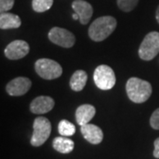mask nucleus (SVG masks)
<instances>
[{"mask_svg": "<svg viewBox=\"0 0 159 159\" xmlns=\"http://www.w3.org/2000/svg\"><path fill=\"white\" fill-rule=\"evenodd\" d=\"M125 90L127 97L132 102L142 103L146 102L152 94V86L144 80L132 77L128 79L125 84Z\"/></svg>", "mask_w": 159, "mask_h": 159, "instance_id": "nucleus-1", "label": "nucleus"}, {"mask_svg": "<svg viewBox=\"0 0 159 159\" xmlns=\"http://www.w3.org/2000/svg\"><path fill=\"white\" fill-rule=\"evenodd\" d=\"M117 28V20L112 16L96 19L89 29V36L95 42H102L109 37Z\"/></svg>", "mask_w": 159, "mask_h": 159, "instance_id": "nucleus-2", "label": "nucleus"}, {"mask_svg": "<svg viewBox=\"0 0 159 159\" xmlns=\"http://www.w3.org/2000/svg\"><path fill=\"white\" fill-rule=\"evenodd\" d=\"M36 74L44 80L57 79L62 75L63 69L61 66L50 58H40L34 63Z\"/></svg>", "mask_w": 159, "mask_h": 159, "instance_id": "nucleus-3", "label": "nucleus"}, {"mask_svg": "<svg viewBox=\"0 0 159 159\" xmlns=\"http://www.w3.org/2000/svg\"><path fill=\"white\" fill-rule=\"evenodd\" d=\"M34 132L31 137V145L40 147L48 140L51 133V124L50 120L44 117H37L33 124Z\"/></svg>", "mask_w": 159, "mask_h": 159, "instance_id": "nucleus-4", "label": "nucleus"}, {"mask_svg": "<svg viewBox=\"0 0 159 159\" xmlns=\"http://www.w3.org/2000/svg\"><path fill=\"white\" fill-rule=\"evenodd\" d=\"M159 53V33L153 31L148 33L139 48V56L142 60L149 61Z\"/></svg>", "mask_w": 159, "mask_h": 159, "instance_id": "nucleus-5", "label": "nucleus"}, {"mask_svg": "<svg viewBox=\"0 0 159 159\" xmlns=\"http://www.w3.org/2000/svg\"><path fill=\"white\" fill-rule=\"evenodd\" d=\"M93 77L96 86L102 90L111 89L116 83L115 73L107 65L98 66L94 72Z\"/></svg>", "mask_w": 159, "mask_h": 159, "instance_id": "nucleus-6", "label": "nucleus"}, {"mask_svg": "<svg viewBox=\"0 0 159 159\" xmlns=\"http://www.w3.org/2000/svg\"><path fill=\"white\" fill-rule=\"evenodd\" d=\"M48 38L51 43L63 48H71L75 43V36L69 30L58 27H54L50 30Z\"/></svg>", "mask_w": 159, "mask_h": 159, "instance_id": "nucleus-7", "label": "nucleus"}, {"mask_svg": "<svg viewBox=\"0 0 159 159\" xmlns=\"http://www.w3.org/2000/svg\"><path fill=\"white\" fill-rule=\"evenodd\" d=\"M29 43L23 40H15L10 43L5 49V55L11 60L20 59L29 54Z\"/></svg>", "mask_w": 159, "mask_h": 159, "instance_id": "nucleus-8", "label": "nucleus"}, {"mask_svg": "<svg viewBox=\"0 0 159 159\" xmlns=\"http://www.w3.org/2000/svg\"><path fill=\"white\" fill-rule=\"evenodd\" d=\"M32 82L27 77H17L11 80L6 87V92L11 97H20L31 89Z\"/></svg>", "mask_w": 159, "mask_h": 159, "instance_id": "nucleus-9", "label": "nucleus"}, {"mask_svg": "<svg viewBox=\"0 0 159 159\" xmlns=\"http://www.w3.org/2000/svg\"><path fill=\"white\" fill-rule=\"evenodd\" d=\"M55 105L53 98L47 96H41L34 98L30 103V111L34 114H45L51 111Z\"/></svg>", "mask_w": 159, "mask_h": 159, "instance_id": "nucleus-10", "label": "nucleus"}, {"mask_svg": "<svg viewBox=\"0 0 159 159\" xmlns=\"http://www.w3.org/2000/svg\"><path fill=\"white\" fill-rule=\"evenodd\" d=\"M74 12L79 15V21L82 25L89 22L93 15V7L85 0H74L72 4Z\"/></svg>", "mask_w": 159, "mask_h": 159, "instance_id": "nucleus-11", "label": "nucleus"}, {"mask_svg": "<svg viewBox=\"0 0 159 159\" xmlns=\"http://www.w3.org/2000/svg\"><path fill=\"white\" fill-rule=\"evenodd\" d=\"M80 133L85 138L86 141L91 144H99L103 139V133L102 129L93 124H86L80 126Z\"/></svg>", "mask_w": 159, "mask_h": 159, "instance_id": "nucleus-12", "label": "nucleus"}, {"mask_svg": "<svg viewBox=\"0 0 159 159\" xmlns=\"http://www.w3.org/2000/svg\"><path fill=\"white\" fill-rule=\"evenodd\" d=\"M96 108L91 104H82L75 111V119L80 126L88 124L96 115Z\"/></svg>", "mask_w": 159, "mask_h": 159, "instance_id": "nucleus-13", "label": "nucleus"}, {"mask_svg": "<svg viewBox=\"0 0 159 159\" xmlns=\"http://www.w3.org/2000/svg\"><path fill=\"white\" fill-rule=\"evenodd\" d=\"M21 25V20L16 14L11 12H1L0 15V29H14L20 28Z\"/></svg>", "mask_w": 159, "mask_h": 159, "instance_id": "nucleus-14", "label": "nucleus"}, {"mask_svg": "<svg viewBox=\"0 0 159 159\" xmlns=\"http://www.w3.org/2000/svg\"><path fill=\"white\" fill-rule=\"evenodd\" d=\"M52 146L55 150L62 154L71 153L74 148V142L71 139L66 136L56 137L53 142Z\"/></svg>", "mask_w": 159, "mask_h": 159, "instance_id": "nucleus-15", "label": "nucleus"}, {"mask_svg": "<svg viewBox=\"0 0 159 159\" xmlns=\"http://www.w3.org/2000/svg\"><path fill=\"white\" fill-rule=\"evenodd\" d=\"M88 74L83 70H77L75 71L71 79H70V87L75 92L81 91L87 83Z\"/></svg>", "mask_w": 159, "mask_h": 159, "instance_id": "nucleus-16", "label": "nucleus"}, {"mask_svg": "<svg viewBox=\"0 0 159 159\" xmlns=\"http://www.w3.org/2000/svg\"><path fill=\"white\" fill-rule=\"evenodd\" d=\"M58 133L60 135L62 136H72L74 135L76 132V127L75 125L71 123L70 121L66 120V119H62L59 123H58Z\"/></svg>", "mask_w": 159, "mask_h": 159, "instance_id": "nucleus-17", "label": "nucleus"}, {"mask_svg": "<svg viewBox=\"0 0 159 159\" xmlns=\"http://www.w3.org/2000/svg\"><path fill=\"white\" fill-rule=\"evenodd\" d=\"M53 5V0H33L32 7L36 12H43L48 11Z\"/></svg>", "mask_w": 159, "mask_h": 159, "instance_id": "nucleus-18", "label": "nucleus"}, {"mask_svg": "<svg viewBox=\"0 0 159 159\" xmlns=\"http://www.w3.org/2000/svg\"><path fill=\"white\" fill-rule=\"evenodd\" d=\"M139 3V0H117V4L121 11L128 12L133 11Z\"/></svg>", "mask_w": 159, "mask_h": 159, "instance_id": "nucleus-19", "label": "nucleus"}, {"mask_svg": "<svg viewBox=\"0 0 159 159\" xmlns=\"http://www.w3.org/2000/svg\"><path fill=\"white\" fill-rule=\"evenodd\" d=\"M150 125L153 129L159 130V108H157L154 111L149 120Z\"/></svg>", "mask_w": 159, "mask_h": 159, "instance_id": "nucleus-20", "label": "nucleus"}, {"mask_svg": "<svg viewBox=\"0 0 159 159\" xmlns=\"http://www.w3.org/2000/svg\"><path fill=\"white\" fill-rule=\"evenodd\" d=\"M14 5V0H0V11L6 12L11 10Z\"/></svg>", "mask_w": 159, "mask_h": 159, "instance_id": "nucleus-21", "label": "nucleus"}, {"mask_svg": "<svg viewBox=\"0 0 159 159\" xmlns=\"http://www.w3.org/2000/svg\"><path fill=\"white\" fill-rule=\"evenodd\" d=\"M154 152L153 155L156 158H159V138H157L155 142H154Z\"/></svg>", "mask_w": 159, "mask_h": 159, "instance_id": "nucleus-22", "label": "nucleus"}, {"mask_svg": "<svg viewBox=\"0 0 159 159\" xmlns=\"http://www.w3.org/2000/svg\"><path fill=\"white\" fill-rule=\"evenodd\" d=\"M156 19H157V21L159 23V6L157 9V12H156Z\"/></svg>", "mask_w": 159, "mask_h": 159, "instance_id": "nucleus-23", "label": "nucleus"}, {"mask_svg": "<svg viewBox=\"0 0 159 159\" xmlns=\"http://www.w3.org/2000/svg\"><path fill=\"white\" fill-rule=\"evenodd\" d=\"M73 18H74V20H79V15L75 12L73 14Z\"/></svg>", "mask_w": 159, "mask_h": 159, "instance_id": "nucleus-24", "label": "nucleus"}]
</instances>
